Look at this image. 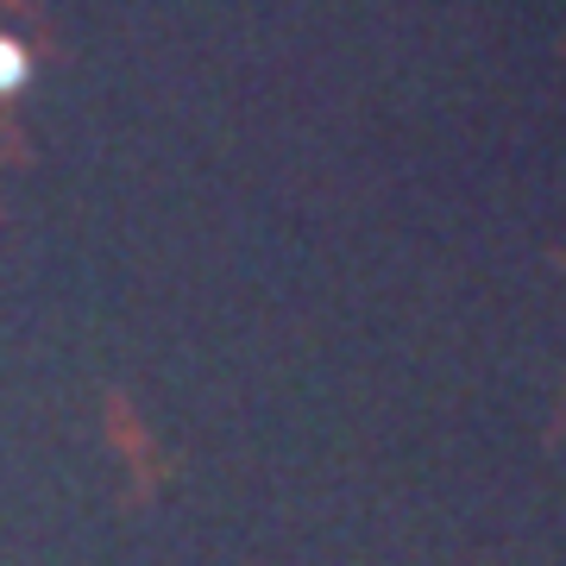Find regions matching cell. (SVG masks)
I'll return each mask as SVG.
<instances>
[{
  "label": "cell",
  "instance_id": "1",
  "mask_svg": "<svg viewBox=\"0 0 566 566\" xmlns=\"http://www.w3.org/2000/svg\"><path fill=\"white\" fill-rule=\"evenodd\" d=\"M25 76H32V57H25V44L0 39V95H20Z\"/></svg>",
  "mask_w": 566,
  "mask_h": 566
}]
</instances>
